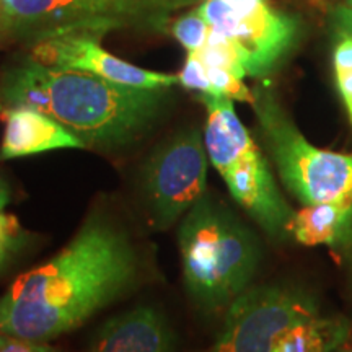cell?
I'll return each instance as SVG.
<instances>
[{
  "mask_svg": "<svg viewBox=\"0 0 352 352\" xmlns=\"http://www.w3.org/2000/svg\"><path fill=\"white\" fill-rule=\"evenodd\" d=\"M139 271L129 233L96 210L59 253L10 284L0 297V331L50 342L124 296Z\"/></svg>",
  "mask_w": 352,
  "mask_h": 352,
  "instance_id": "1",
  "label": "cell"
},
{
  "mask_svg": "<svg viewBox=\"0 0 352 352\" xmlns=\"http://www.w3.org/2000/svg\"><path fill=\"white\" fill-rule=\"evenodd\" d=\"M170 90L116 83L82 70L57 69L32 57L0 76V111L38 109L85 144L114 151L138 142L170 103Z\"/></svg>",
  "mask_w": 352,
  "mask_h": 352,
  "instance_id": "2",
  "label": "cell"
},
{
  "mask_svg": "<svg viewBox=\"0 0 352 352\" xmlns=\"http://www.w3.org/2000/svg\"><path fill=\"white\" fill-rule=\"evenodd\" d=\"M178 245L184 287L206 314L227 310L250 287L261 256L254 233L208 195L184 214Z\"/></svg>",
  "mask_w": 352,
  "mask_h": 352,
  "instance_id": "3",
  "label": "cell"
},
{
  "mask_svg": "<svg viewBox=\"0 0 352 352\" xmlns=\"http://www.w3.org/2000/svg\"><path fill=\"white\" fill-rule=\"evenodd\" d=\"M253 108L279 178L302 204H352V153L311 145L270 91L254 94Z\"/></svg>",
  "mask_w": 352,
  "mask_h": 352,
  "instance_id": "4",
  "label": "cell"
},
{
  "mask_svg": "<svg viewBox=\"0 0 352 352\" xmlns=\"http://www.w3.org/2000/svg\"><path fill=\"white\" fill-rule=\"evenodd\" d=\"M208 160L206 144L196 127L176 132L147 158L142 192L157 228L175 226L206 195Z\"/></svg>",
  "mask_w": 352,
  "mask_h": 352,
  "instance_id": "5",
  "label": "cell"
},
{
  "mask_svg": "<svg viewBox=\"0 0 352 352\" xmlns=\"http://www.w3.org/2000/svg\"><path fill=\"white\" fill-rule=\"evenodd\" d=\"M315 315V303L297 289H246L227 308L217 340L202 352H272L290 327Z\"/></svg>",
  "mask_w": 352,
  "mask_h": 352,
  "instance_id": "6",
  "label": "cell"
},
{
  "mask_svg": "<svg viewBox=\"0 0 352 352\" xmlns=\"http://www.w3.org/2000/svg\"><path fill=\"white\" fill-rule=\"evenodd\" d=\"M197 12L215 32L239 46L248 77L271 74L292 51L298 38V20L261 2L250 12H235L223 0H204Z\"/></svg>",
  "mask_w": 352,
  "mask_h": 352,
  "instance_id": "7",
  "label": "cell"
},
{
  "mask_svg": "<svg viewBox=\"0 0 352 352\" xmlns=\"http://www.w3.org/2000/svg\"><path fill=\"white\" fill-rule=\"evenodd\" d=\"M100 39L82 34H64L33 43L30 57L44 65L57 69L82 70L107 80L139 88L173 87L178 76L155 72L134 65L100 46Z\"/></svg>",
  "mask_w": 352,
  "mask_h": 352,
  "instance_id": "8",
  "label": "cell"
},
{
  "mask_svg": "<svg viewBox=\"0 0 352 352\" xmlns=\"http://www.w3.org/2000/svg\"><path fill=\"white\" fill-rule=\"evenodd\" d=\"M67 15L64 34L95 39L116 30L165 33L173 13L201 0H59ZM63 34V36H64Z\"/></svg>",
  "mask_w": 352,
  "mask_h": 352,
  "instance_id": "9",
  "label": "cell"
},
{
  "mask_svg": "<svg viewBox=\"0 0 352 352\" xmlns=\"http://www.w3.org/2000/svg\"><path fill=\"white\" fill-rule=\"evenodd\" d=\"M233 199L272 239L289 235L294 210L280 195L258 145L246 148L217 170Z\"/></svg>",
  "mask_w": 352,
  "mask_h": 352,
  "instance_id": "10",
  "label": "cell"
},
{
  "mask_svg": "<svg viewBox=\"0 0 352 352\" xmlns=\"http://www.w3.org/2000/svg\"><path fill=\"white\" fill-rule=\"evenodd\" d=\"M170 321L152 305H140L113 316L96 329L88 352H175Z\"/></svg>",
  "mask_w": 352,
  "mask_h": 352,
  "instance_id": "11",
  "label": "cell"
},
{
  "mask_svg": "<svg viewBox=\"0 0 352 352\" xmlns=\"http://www.w3.org/2000/svg\"><path fill=\"white\" fill-rule=\"evenodd\" d=\"M0 120L3 121L0 162L59 148H87L77 135L38 109L6 108L0 111Z\"/></svg>",
  "mask_w": 352,
  "mask_h": 352,
  "instance_id": "12",
  "label": "cell"
},
{
  "mask_svg": "<svg viewBox=\"0 0 352 352\" xmlns=\"http://www.w3.org/2000/svg\"><path fill=\"white\" fill-rule=\"evenodd\" d=\"M289 235L307 246L328 245L341 248L352 240V204L320 202L294 212Z\"/></svg>",
  "mask_w": 352,
  "mask_h": 352,
  "instance_id": "13",
  "label": "cell"
},
{
  "mask_svg": "<svg viewBox=\"0 0 352 352\" xmlns=\"http://www.w3.org/2000/svg\"><path fill=\"white\" fill-rule=\"evenodd\" d=\"M12 39H41L63 36L67 15L59 0H3Z\"/></svg>",
  "mask_w": 352,
  "mask_h": 352,
  "instance_id": "14",
  "label": "cell"
},
{
  "mask_svg": "<svg viewBox=\"0 0 352 352\" xmlns=\"http://www.w3.org/2000/svg\"><path fill=\"white\" fill-rule=\"evenodd\" d=\"M347 333L346 321L315 315L290 327L272 352H331L346 340Z\"/></svg>",
  "mask_w": 352,
  "mask_h": 352,
  "instance_id": "15",
  "label": "cell"
},
{
  "mask_svg": "<svg viewBox=\"0 0 352 352\" xmlns=\"http://www.w3.org/2000/svg\"><path fill=\"white\" fill-rule=\"evenodd\" d=\"M209 67H219L235 74L236 77L245 78L246 70L243 65V57L235 43L230 38L223 36L210 28L209 38L201 51L192 52Z\"/></svg>",
  "mask_w": 352,
  "mask_h": 352,
  "instance_id": "16",
  "label": "cell"
},
{
  "mask_svg": "<svg viewBox=\"0 0 352 352\" xmlns=\"http://www.w3.org/2000/svg\"><path fill=\"white\" fill-rule=\"evenodd\" d=\"M170 30L184 50L188 52H197L204 47L206 41H208L210 26L204 16L195 10L175 20Z\"/></svg>",
  "mask_w": 352,
  "mask_h": 352,
  "instance_id": "17",
  "label": "cell"
},
{
  "mask_svg": "<svg viewBox=\"0 0 352 352\" xmlns=\"http://www.w3.org/2000/svg\"><path fill=\"white\" fill-rule=\"evenodd\" d=\"M30 241V235L13 215L0 212V271L6 270Z\"/></svg>",
  "mask_w": 352,
  "mask_h": 352,
  "instance_id": "18",
  "label": "cell"
},
{
  "mask_svg": "<svg viewBox=\"0 0 352 352\" xmlns=\"http://www.w3.org/2000/svg\"><path fill=\"white\" fill-rule=\"evenodd\" d=\"M208 72L210 83L214 87L215 96H227L232 101H245V103H254V94L243 83V78L236 77L235 74L219 67H209Z\"/></svg>",
  "mask_w": 352,
  "mask_h": 352,
  "instance_id": "19",
  "label": "cell"
},
{
  "mask_svg": "<svg viewBox=\"0 0 352 352\" xmlns=\"http://www.w3.org/2000/svg\"><path fill=\"white\" fill-rule=\"evenodd\" d=\"M178 80L188 90L199 91L201 95H214V87L210 83L208 65L192 52H188L182 72L178 74Z\"/></svg>",
  "mask_w": 352,
  "mask_h": 352,
  "instance_id": "20",
  "label": "cell"
},
{
  "mask_svg": "<svg viewBox=\"0 0 352 352\" xmlns=\"http://www.w3.org/2000/svg\"><path fill=\"white\" fill-rule=\"evenodd\" d=\"M0 352H60L50 342L21 340L0 331Z\"/></svg>",
  "mask_w": 352,
  "mask_h": 352,
  "instance_id": "21",
  "label": "cell"
},
{
  "mask_svg": "<svg viewBox=\"0 0 352 352\" xmlns=\"http://www.w3.org/2000/svg\"><path fill=\"white\" fill-rule=\"evenodd\" d=\"M341 41L336 44L333 54V64L334 72H349L352 70V38L349 36H340Z\"/></svg>",
  "mask_w": 352,
  "mask_h": 352,
  "instance_id": "22",
  "label": "cell"
},
{
  "mask_svg": "<svg viewBox=\"0 0 352 352\" xmlns=\"http://www.w3.org/2000/svg\"><path fill=\"white\" fill-rule=\"evenodd\" d=\"M329 20H331V26L338 36L352 38V7L341 6L333 8Z\"/></svg>",
  "mask_w": 352,
  "mask_h": 352,
  "instance_id": "23",
  "label": "cell"
},
{
  "mask_svg": "<svg viewBox=\"0 0 352 352\" xmlns=\"http://www.w3.org/2000/svg\"><path fill=\"white\" fill-rule=\"evenodd\" d=\"M336 83L338 88H340V95L342 101H344V107L347 109V114H349V121L352 126V70L336 74Z\"/></svg>",
  "mask_w": 352,
  "mask_h": 352,
  "instance_id": "24",
  "label": "cell"
},
{
  "mask_svg": "<svg viewBox=\"0 0 352 352\" xmlns=\"http://www.w3.org/2000/svg\"><path fill=\"white\" fill-rule=\"evenodd\" d=\"M228 7H232L235 12H250L264 0H223Z\"/></svg>",
  "mask_w": 352,
  "mask_h": 352,
  "instance_id": "25",
  "label": "cell"
},
{
  "mask_svg": "<svg viewBox=\"0 0 352 352\" xmlns=\"http://www.w3.org/2000/svg\"><path fill=\"white\" fill-rule=\"evenodd\" d=\"M12 39L10 32H8V21L6 7H3V0H0V44Z\"/></svg>",
  "mask_w": 352,
  "mask_h": 352,
  "instance_id": "26",
  "label": "cell"
},
{
  "mask_svg": "<svg viewBox=\"0 0 352 352\" xmlns=\"http://www.w3.org/2000/svg\"><path fill=\"white\" fill-rule=\"evenodd\" d=\"M8 202H10V186H8L7 179L0 173V212H3Z\"/></svg>",
  "mask_w": 352,
  "mask_h": 352,
  "instance_id": "27",
  "label": "cell"
},
{
  "mask_svg": "<svg viewBox=\"0 0 352 352\" xmlns=\"http://www.w3.org/2000/svg\"><path fill=\"white\" fill-rule=\"evenodd\" d=\"M346 3H347V7H352V0H346Z\"/></svg>",
  "mask_w": 352,
  "mask_h": 352,
  "instance_id": "28",
  "label": "cell"
},
{
  "mask_svg": "<svg viewBox=\"0 0 352 352\" xmlns=\"http://www.w3.org/2000/svg\"><path fill=\"white\" fill-rule=\"evenodd\" d=\"M316 2H318V0H316Z\"/></svg>",
  "mask_w": 352,
  "mask_h": 352,
  "instance_id": "29",
  "label": "cell"
}]
</instances>
